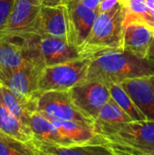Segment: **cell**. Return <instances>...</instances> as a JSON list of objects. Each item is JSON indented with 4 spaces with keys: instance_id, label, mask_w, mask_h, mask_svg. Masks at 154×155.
I'll list each match as a JSON object with an SVG mask.
<instances>
[{
    "instance_id": "cell-1",
    "label": "cell",
    "mask_w": 154,
    "mask_h": 155,
    "mask_svg": "<svg viewBox=\"0 0 154 155\" xmlns=\"http://www.w3.org/2000/svg\"><path fill=\"white\" fill-rule=\"evenodd\" d=\"M152 75H154L153 61L122 49L92 57L85 80H96L109 86Z\"/></svg>"
},
{
    "instance_id": "cell-2",
    "label": "cell",
    "mask_w": 154,
    "mask_h": 155,
    "mask_svg": "<svg viewBox=\"0 0 154 155\" xmlns=\"http://www.w3.org/2000/svg\"><path fill=\"white\" fill-rule=\"evenodd\" d=\"M93 127L113 155H154L153 121L94 124Z\"/></svg>"
},
{
    "instance_id": "cell-3",
    "label": "cell",
    "mask_w": 154,
    "mask_h": 155,
    "mask_svg": "<svg viewBox=\"0 0 154 155\" xmlns=\"http://www.w3.org/2000/svg\"><path fill=\"white\" fill-rule=\"evenodd\" d=\"M125 15V8L121 0L112 9L98 12L85 43L79 49L82 56L92 58L109 51L123 49Z\"/></svg>"
},
{
    "instance_id": "cell-4",
    "label": "cell",
    "mask_w": 154,
    "mask_h": 155,
    "mask_svg": "<svg viewBox=\"0 0 154 155\" xmlns=\"http://www.w3.org/2000/svg\"><path fill=\"white\" fill-rule=\"evenodd\" d=\"M90 63V57H83L66 63L45 66L39 80L40 93L69 91L72 87L85 80Z\"/></svg>"
},
{
    "instance_id": "cell-5",
    "label": "cell",
    "mask_w": 154,
    "mask_h": 155,
    "mask_svg": "<svg viewBox=\"0 0 154 155\" xmlns=\"http://www.w3.org/2000/svg\"><path fill=\"white\" fill-rule=\"evenodd\" d=\"M36 111L49 119L75 121L93 125V122L74 104L69 91H47L36 99Z\"/></svg>"
},
{
    "instance_id": "cell-6",
    "label": "cell",
    "mask_w": 154,
    "mask_h": 155,
    "mask_svg": "<svg viewBox=\"0 0 154 155\" xmlns=\"http://www.w3.org/2000/svg\"><path fill=\"white\" fill-rule=\"evenodd\" d=\"M66 19V40L78 50L85 43L98 10L85 6L81 0H67L64 5Z\"/></svg>"
},
{
    "instance_id": "cell-7",
    "label": "cell",
    "mask_w": 154,
    "mask_h": 155,
    "mask_svg": "<svg viewBox=\"0 0 154 155\" xmlns=\"http://www.w3.org/2000/svg\"><path fill=\"white\" fill-rule=\"evenodd\" d=\"M44 67L43 64H31L13 71L0 69V85L22 98L35 101L41 94L39 80Z\"/></svg>"
},
{
    "instance_id": "cell-8",
    "label": "cell",
    "mask_w": 154,
    "mask_h": 155,
    "mask_svg": "<svg viewBox=\"0 0 154 155\" xmlns=\"http://www.w3.org/2000/svg\"><path fill=\"white\" fill-rule=\"evenodd\" d=\"M74 104L93 122L110 100L108 85L96 80H84L69 90Z\"/></svg>"
},
{
    "instance_id": "cell-9",
    "label": "cell",
    "mask_w": 154,
    "mask_h": 155,
    "mask_svg": "<svg viewBox=\"0 0 154 155\" xmlns=\"http://www.w3.org/2000/svg\"><path fill=\"white\" fill-rule=\"evenodd\" d=\"M42 6V0H15L2 35L36 34L35 26Z\"/></svg>"
},
{
    "instance_id": "cell-10",
    "label": "cell",
    "mask_w": 154,
    "mask_h": 155,
    "mask_svg": "<svg viewBox=\"0 0 154 155\" xmlns=\"http://www.w3.org/2000/svg\"><path fill=\"white\" fill-rule=\"evenodd\" d=\"M39 48L46 66L83 58L79 50L71 45L65 38L40 35Z\"/></svg>"
},
{
    "instance_id": "cell-11",
    "label": "cell",
    "mask_w": 154,
    "mask_h": 155,
    "mask_svg": "<svg viewBox=\"0 0 154 155\" xmlns=\"http://www.w3.org/2000/svg\"><path fill=\"white\" fill-rule=\"evenodd\" d=\"M121 84L146 120L154 122V75L131 79Z\"/></svg>"
},
{
    "instance_id": "cell-12",
    "label": "cell",
    "mask_w": 154,
    "mask_h": 155,
    "mask_svg": "<svg viewBox=\"0 0 154 155\" xmlns=\"http://www.w3.org/2000/svg\"><path fill=\"white\" fill-rule=\"evenodd\" d=\"M154 37L152 27L137 21L124 24L123 48L145 58Z\"/></svg>"
},
{
    "instance_id": "cell-13",
    "label": "cell",
    "mask_w": 154,
    "mask_h": 155,
    "mask_svg": "<svg viewBox=\"0 0 154 155\" xmlns=\"http://www.w3.org/2000/svg\"><path fill=\"white\" fill-rule=\"evenodd\" d=\"M49 120L64 137L75 144L105 145V140L103 136L96 134L94 127L92 124L67 120Z\"/></svg>"
},
{
    "instance_id": "cell-14",
    "label": "cell",
    "mask_w": 154,
    "mask_h": 155,
    "mask_svg": "<svg viewBox=\"0 0 154 155\" xmlns=\"http://www.w3.org/2000/svg\"><path fill=\"white\" fill-rule=\"evenodd\" d=\"M35 33L66 39V19L64 5H43L37 19Z\"/></svg>"
},
{
    "instance_id": "cell-15",
    "label": "cell",
    "mask_w": 154,
    "mask_h": 155,
    "mask_svg": "<svg viewBox=\"0 0 154 155\" xmlns=\"http://www.w3.org/2000/svg\"><path fill=\"white\" fill-rule=\"evenodd\" d=\"M32 146L37 154L46 155H113L105 145L70 144L63 145L34 140Z\"/></svg>"
},
{
    "instance_id": "cell-16",
    "label": "cell",
    "mask_w": 154,
    "mask_h": 155,
    "mask_svg": "<svg viewBox=\"0 0 154 155\" xmlns=\"http://www.w3.org/2000/svg\"><path fill=\"white\" fill-rule=\"evenodd\" d=\"M29 127L34 134V140L63 145L75 144L64 137L49 119L37 111L32 114Z\"/></svg>"
},
{
    "instance_id": "cell-17",
    "label": "cell",
    "mask_w": 154,
    "mask_h": 155,
    "mask_svg": "<svg viewBox=\"0 0 154 155\" xmlns=\"http://www.w3.org/2000/svg\"><path fill=\"white\" fill-rule=\"evenodd\" d=\"M0 133L11 138L27 143L31 146L34 139L30 127L25 124L23 122H21L15 115H14L7 109V107L3 103L1 96H0Z\"/></svg>"
},
{
    "instance_id": "cell-18",
    "label": "cell",
    "mask_w": 154,
    "mask_h": 155,
    "mask_svg": "<svg viewBox=\"0 0 154 155\" xmlns=\"http://www.w3.org/2000/svg\"><path fill=\"white\" fill-rule=\"evenodd\" d=\"M0 96L7 109L21 122L29 126L30 117L36 111V100L31 101L22 98L2 85H0Z\"/></svg>"
},
{
    "instance_id": "cell-19",
    "label": "cell",
    "mask_w": 154,
    "mask_h": 155,
    "mask_svg": "<svg viewBox=\"0 0 154 155\" xmlns=\"http://www.w3.org/2000/svg\"><path fill=\"white\" fill-rule=\"evenodd\" d=\"M125 8V23L137 21L154 28V13L147 0H121Z\"/></svg>"
},
{
    "instance_id": "cell-20",
    "label": "cell",
    "mask_w": 154,
    "mask_h": 155,
    "mask_svg": "<svg viewBox=\"0 0 154 155\" xmlns=\"http://www.w3.org/2000/svg\"><path fill=\"white\" fill-rule=\"evenodd\" d=\"M111 97L116 102V104L133 119V121L146 120L145 115L135 104L134 101L123 88L122 84H112L109 86Z\"/></svg>"
},
{
    "instance_id": "cell-21",
    "label": "cell",
    "mask_w": 154,
    "mask_h": 155,
    "mask_svg": "<svg viewBox=\"0 0 154 155\" xmlns=\"http://www.w3.org/2000/svg\"><path fill=\"white\" fill-rule=\"evenodd\" d=\"M133 119L116 104L111 97L99 112L98 116L93 122L94 124H116L120 123L131 122Z\"/></svg>"
},
{
    "instance_id": "cell-22",
    "label": "cell",
    "mask_w": 154,
    "mask_h": 155,
    "mask_svg": "<svg viewBox=\"0 0 154 155\" xmlns=\"http://www.w3.org/2000/svg\"><path fill=\"white\" fill-rule=\"evenodd\" d=\"M0 155H38L29 144L0 133Z\"/></svg>"
},
{
    "instance_id": "cell-23",
    "label": "cell",
    "mask_w": 154,
    "mask_h": 155,
    "mask_svg": "<svg viewBox=\"0 0 154 155\" xmlns=\"http://www.w3.org/2000/svg\"><path fill=\"white\" fill-rule=\"evenodd\" d=\"M15 0H0V36L3 35Z\"/></svg>"
},
{
    "instance_id": "cell-24",
    "label": "cell",
    "mask_w": 154,
    "mask_h": 155,
    "mask_svg": "<svg viewBox=\"0 0 154 155\" xmlns=\"http://www.w3.org/2000/svg\"><path fill=\"white\" fill-rule=\"evenodd\" d=\"M103 0H81V2L87 7L91 9L98 10V7Z\"/></svg>"
},
{
    "instance_id": "cell-25",
    "label": "cell",
    "mask_w": 154,
    "mask_h": 155,
    "mask_svg": "<svg viewBox=\"0 0 154 155\" xmlns=\"http://www.w3.org/2000/svg\"><path fill=\"white\" fill-rule=\"evenodd\" d=\"M67 0H42L43 5H48V6H56L60 5H64V3Z\"/></svg>"
},
{
    "instance_id": "cell-26",
    "label": "cell",
    "mask_w": 154,
    "mask_h": 155,
    "mask_svg": "<svg viewBox=\"0 0 154 155\" xmlns=\"http://www.w3.org/2000/svg\"><path fill=\"white\" fill-rule=\"evenodd\" d=\"M146 57L148 59H150V60H152V61L154 62V37L152 42V44H151V45H150V48L148 50V53H147Z\"/></svg>"
},
{
    "instance_id": "cell-27",
    "label": "cell",
    "mask_w": 154,
    "mask_h": 155,
    "mask_svg": "<svg viewBox=\"0 0 154 155\" xmlns=\"http://www.w3.org/2000/svg\"><path fill=\"white\" fill-rule=\"evenodd\" d=\"M152 1H154V0H152Z\"/></svg>"
},
{
    "instance_id": "cell-28",
    "label": "cell",
    "mask_w": 154,
    "mask_h": 155,
    "mask_svg": "<svg viewBox=\"0 0 154 155\" xmlns=\"http://www.w3.org/2000/svg\"><path fill=\"white\" fill-rule=\"evenodd\" d=\"M153 30H154V28H153Z\"/></svg>"
}]
</instances>
